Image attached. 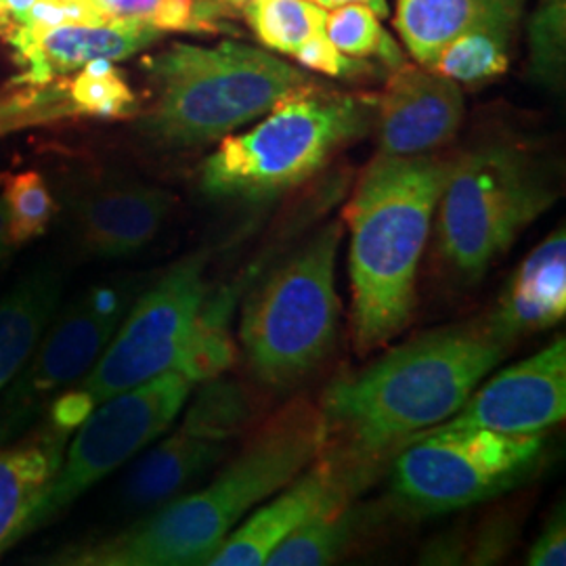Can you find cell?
Listing matches in <instances>:
<instances>
[{
    "label": "cell",
    "mask_w": 566,
    "mask_h": 566,
    "mask_svg": "<svg viewBox=\"0 0 566 566\" xmlns=\"http://www.w3.org/2000/svg\"><path fill=\"white\" fill-rule=\"evenodd\" d=\"M70 99L86 118H126L137 112V97L114 61H88L67 81Z\"/></svg>",
    "instance_id": "obj_29"
},
{
    "label": "cell",
    "mask_w": 566,
    "mask_h": 566,
    "mask_svg": "<svg viewBox=\"0 0 566 566\" xmlns=\"http://www.w3.org/2000/svg\"><path fill=\"white\" fill-rule=\"evenodd\" d=\"M242 135H227L203 160L200 187L217 200L264 202L317 175L348 143L364 137L369 103L315 84L277 103Z\"/></svg>",
    "instance_id": "obj_7"
},
{
    "label": "cell",
    "mask_w": 566,
    "mask_h": 566,
    "mask_svg": "<svg viewBox=\"0 0 566 566\" xmlns=\"http://www.w3.org/2000/svg\"><path fill=\"white\" fill-rule=\"evenodd\" d=\"M367 525L369 512L365 507L353 502L329 507L308 518L298 528H294L282 544L269 554L266 565H332L353 549Z\"/></svg>",
    "instance_id": "obj_23"
},
{
    "label": "cell",
    "mask_w": 566,
    "mask_h": 566,
    "mask_svg": "<svg viewBox=\"0 0 566 566\" xmlns=\"http://www.w3.org/2000/svg\"><path fill=\"white\" fill-rule=\"evenodd\" d=\"M565 0H547L531 21V61L533 72L549 88L565 81Z\"/></svg>",
    "instance_id": "obj_31"
},
{
    "label": "cell",
    "mask_w": 566,
    "mask_h": 566,
    "mask_svg": "<svg viewBox=\"0 0 566 566\" xmlns=\"http://www.w3.org/2000/svg\"><path fill=\"white\" fill-rule=\"evenodd\" d=\"M164 32L145 21L63 23V25H15L7 42L23 67L13 84L32 86L76 74L88 61H122L133 57Z\"/></svg>",
    "instance_id": "obj_15"
},
{
    "label": "cell",
    "mask_w": 566,
    "mask_h": 566,
    "mask_svg": "<svg viewBox=\"0 0 566 566\" xmlns=\"http://www.w3.org/2000/svg\"><path fill=\"white\" fill-rule=\"evenodd\" d=\"M202 385L182 418L181 428L202 439L229 443L254 420L256 399L245 386L221 376Z\"/></svg>",
    "instance_id": "obj_24"
},
{
    "label": "cell",
    "mask_w": 566,
    "mask_h": 566,
    "mask_svg": "<svg viewBox=\"0 0 566 566\" xmlns=\"http://www.w3.org/2000/svg\"><path fill=\"white\" fill-rule=\"evenodd\" d=\"M175 202V196L163 187L142 182L102 185L84 193L74 206L78 240L102 259L137 254L156 240Z\"/></svg>",
    "instance_id": "obj_16"
},
{
    "label": "cell",
    "mask_w": 566,
    "mask_h": 566,
    "mask_svg": "<svg viewBox=\"0 0 566 566\" xmlns=\"http://www.w3.org/2000/svg\"><path fill=\"white\" fill-rule=\"evenodd\" d=\"M340 240L343 224H325L250 290L240 340L259 385L275 390L303 385L334 353L340 332Z\"/></svg>",
    "instance_id": "obj_6"
},
{
    "label": "cell",
    "mask_w": 566,
    "mask_h": 566,
    "mask_svg": "<svg viewBox=\"0 0 566 566\" xmlns=\"http://www.w3.org/2000/svg\"><path fill=\"white\" fill-rule=\"evenodd\" d=\"M102 20L151 23L163 0H84Z\"/></svg>",
    "instance_id": "obj_36"
},
{
    "label": "cell",
    "mask_w": 566,
    "mask_h": 566,
    "mask_svg": "<svg viewBox=\"0 0 566 566\" xmlns=\"http://www.w3.org/2000/svg\"><path fill=\"white\" fill-rule=\"evenodd\" d=\"M521 533V518L514 510H493L468 535L465 565H495L506 558Z\"/></svg>",
    "instance_id": "obj_32"
},
{
    "label": "cell",
    "mask_w": 566,
    "mask_h": 566,
    "mask_svg": "<svg viewBox=\"0 0 566 566\" xmlns=\"http://www.w3.org/2000/svg\"><path fill=\"white\" fill-rule=\"evenodd\" d=\"M376 107L380 154L401 158L430 156L453 142L465 112L458 82L409 63L395 67Z\"/></svg>",
    "instance_id": "obj_14"
},
{
    "label": "cell",
    "mask_w": 566,
    "mask_h": 566,
    "mask_svg": "<svg viewBox=\"0 0 566 566\" xmlns=\"http://www.w3.org/2000/svg\"><path fill=\"white\" fill-rule=\"evenodd\" d=\"M145 70L156 84V102L139 126L166 147L221 142L315 84L303 70L233 41L217 46L177 42L145 61Z\"/></svg>",
    "instance_id": "obj_4"
},
{
    "label": "cell",
    "mask_w": 566,
    "mask_h": 566,
    "mask_svg": "<svg viewBox=\"0 0 566 566\" xmlns=\"http://www.w3.org/2000/svg\"><path fill=\"white\" fill-rule=\"evenodd\" d=\"M325 36L348 57L367 60L376 55L392 70L405 63L403 53L388 36L376 11L365 4H343L332 9L325 20Z\"/></svg>",
    "instance_id": "obj_27"
},
{
    "label": "cell",
    "mask_w": 566,
    "mask_h": 566,
    "mask_svg": "<svg viewBox=\"0 0 566 566\" xmlns=\"http://www.w3.org/2000/svg\"><path fill=\"white\" fill-rule=\"evenodd\" d=\"M240 292L238 285L206 292L189 340L172 371H179L193 385H202L233 367L238 361V344L231 336V319Z\"/></svg>",
    "instance_id": "obj_22"
},
{
    "label": "cell",
    "mask_w": 566,
    "mask_h": 566,
    "mask_svg": "<svg viewBox=\"0 0 566 566\" xmlns=\"http://www.w3.org/2000/svg\"><path fill=\"white\" fill-rule=\"evenodd\" d=\"M565 315L566 235L565 227H560L514 269L485 324L502 343L512 346L560 324Z\"/></svg>",
    "instance_id": "obj_17"
},
{
    "label": "cell",
    "mask_w": 566,
    "mask_h": 566,
    "mask_svg": "<svg viewBox=\"0 0 566 566\" xmlns=\"http://www.w3.org/2000/svg\"><path fill=\"white\" fill-rule=\"evenodd\" d=\"M544 455L546 432L506 434L434 426L392 455V495L411 516H439L523 485L539 470Z\"/></svg>",
    "instance_id": "obj_8"
},
{
    "label": "cell",
    "mask_w": 566,
    "mask_h": 566,
    "mask_svg": "<svg viewBox=\"0 0 566 566\" xmlns=\"http://www.w3.org/2000/svg\"><path fill=\"white\" fill-rule=\"evenodd\" d=\"M7 245H11L9 243V208H7L4 198L0 196V259L7 250Z\"/></svg>",
    "instance_id": "obj_40"
},
{
    "label": "cell",
    "mask_w": 566,
    "mask_h": 566,
    "mask_svg": "<svg viewBox=\"0 0 566 566\" xmlns=\"http://www.w3.org/2000/svg\"><path fill=\"white\" fill-rule=\"evenodd\" d=\"M229 443L196 437L181 426L158 446L151 447L130 470L124 497L133 506H160L175 500L182 489L219 464Z\"/></svg>",
    "instance_id": "obj_20"
},
{
    "label": "cell",
    "mask_w": 566,
    "mask_h": 566,
    "mask_svg": "<svg viewBox=\"0 0 566 566\" xmlns=\"http://www.w3.org/2000/svg\"><path fill=\"white\" fill-rule=\"evenodd\" d=\"M245 2H248V0H227V4H238V7L245 4Z\"/></svg>",
    "instance_id": "obj_42"
},
{
    "label": "cell",
    "mask_w": 566,
    "mask_h": 566,
    "mask_svg": "<svg viewBox=\"0 0 566 566\" xmlns=\"http://www.w3.org/2000/svg\"><path fill=\"white\" fill-rule=\"evenodd\" d=\"M97 405L91 401V397L86 392H82L81 388L67 390L61 397L55 399V403L51 405V426L57 428L61 432H72L91 416V411Z\"/></svg>",
    "instance_id": "obj_37"
},
{
    "label": "cell",
    "mask_w": 566,
    "mask_h": 566,
    "mask_svg": "<svg viewBox=\"0 0 566 566\" xmlns=\"http://www.w3.org/2000/svg\"><path fill=\"white\" fill-rule=\"evenodd\" d=\"M81 118L70 99L67 81L21 86L0 95V139L28 128L51 126L57 122Z\"/></svg>",
    "instance_id": "obj_28"
},
{
    "label": "cell",
    "mask_w": 566,
    "mask_h": 566,
    "mask_svg": "<svg viewBox=\"0 0 566 566\" xmlns=\"http://www.w3.org/2000/svg\"><path fill=\"white\" fill-rule=\"evenodd\" d=\"M565 416L566 343L558 338L544 350L502 369L439 426L526 434L546 432L565 422Z\"/></svg>",
    "instance_id": "obj_12"
},
{
    "label": "cell",
    "mask_w": 566,
    "mask_h": 566,
    "mask_svg": "<svg viewBox=\"0 0 566 566\" xmlns=\"http://www.w3.org/2000/svg\"><path fill=\"white\" fill-rule=\"evenodd\" d=\"M523 0H397L395 30L426 67L447 42L481 28L516 30Z\"/></svg>",
    "instance_id": "obj_18"
},
{
    "label": "cell",
    "mask_w": 566,
    "mask_h": 566,
    "mask_svg": "<svg viewBox=\"0 0 566 566\" xmlns=\"http://www.w3.org/2000/svg\"><path fill=\"white\" fill-rule=\"evenodd\" d=\"M313 2H317L324 9H336V7H343V4H365V7L374 9L380 20H385V18L390 15L386 0H313Z\"/></svg>",
    "instance_id": "obj_38"
},
{
    "label": "cell",
    "mask_w": 566,
    "mask_h": 566,
    "mask_svg": "<svg viewBox=\"0 0 566 566\" xmlns=\"http://www.w3.org/2000/svg\"><path fill=\"white\" fill-rule=\"evenodd\" d=\"M507 348L481 319L422 334L334 380L319 401L322 451L374 481L411 437L447 422Z\"/></svg>",
    "instance_id": "obj_1"
},
{
    "label": "cell",
    "mask_w": 566,
    "mask_h": 566,
    "mask_svg": "<svg viewBox=\"0 0 566 566\" xmlns=\"http://www.w3.org/2000/svg\"><path fill=\"white\" fill-rule=\"evenodd\" d=\"M55 2H63V4H82L84 0H55Z\"/></svg>",
    "instance_id": "obj_41"
},
{
    "label": "cell",
    "mask_w": 566,
    "mask_h": 566,
    "mask_svg": "<svg viewBox=\"0 0 566 566\" xmlns=\"http://www.w3.org/2000/svg\"><path fill=\"white\" fill-rule=\"evenodd\" d=\"M223 2H227V0H223Z\"/></svg>",
    "instance_id": "obj_43"
},
{
    "label": "cell",
    "mask_w": 566,
    "mask_h": 566,
    "mask_svg": "<svg viewBox=\"0 0 566 566\" xmlns=\"http://www.w3.org/2000/svg\"><path fill=\"white\" fill-rule=\"evenodd\" d=\"M67 432L49 426L34 441L0 449V554L18 544V533L63 460Z\"/></svg>",
    "instance_id": "obj_19"
},
{
    "label": "cell",
    "mask_w": 566,
    "mask_h": 566,
    "mask_svg": "<svg viewBox=\"0 0 566 566\" xmlns=\"http://www.w3.org/2000/svg\"><path fill=\"white\" fill-rule=\"evenodd\" d=\"M193 386L179 371H166L97 405L78 426L51 485L21 525L18 542L158 441L181 413Z\"/></svg>",
    "instance_id": "obj_9"
},
{
    "label": "cell",
    "mask_w": 566,
    "mask_h": 566,
    "mask_svg": "<svg viewBox=\"0 0 566 566\" xmlns=\"http://www.w3.org/2000/svg\"><path fill=\"white\" fill-rule=\"evenodd\" d=\"M243 9L259 41L292 57L311 36L325 32L327 13L313 0H248Z\"/></svg>",
    "instance_id": "obj_26"
},
{
    "label": "cell",
    "mask_w": 566,
    "mask_h": 566,
    "mask_svg": "<svg viewBox=\"0 0 566 566\" xmlns=\"http://www.w3.org/2000/svg\"><path fill=\"white\" fill-rule=\"evenodd\" d=\"M296 61L308 67L324 72L327 76L334 78H346V76H359L364 72H369V63L365 61H355V57H348L340 53L332 41L325 36V32H319L304 42L303 46L294 53Z\"/></svg>",
    "instance_id": "obj_33"
},
{
    "label": "cell",
    "mask_w": 566,
    "mask_h": 566,
    "mask_svg": "<svg viewBox=\"0 0 566 566\" xmlns=\"http://www.w3.org/2000/svg\"><path fill=\"white\" fill-rule=\"evenodd\" d=\"M451 160L385 156L367 166L344 208L350 233V329L365 357L403 334L418 304V273Z\"/></svg>",
    "instance_id": "obj_3"
},
{
    "label": "cell",
    "mask_w": 566,
    "mask_h": 566,
    "mask_svg": "<svg viewBox=\"0 0 566 566\" xmlns=\"http://www.w3.org/2000/svg\"><path fill=\"white\" fill-rule=\"evenodd\" d=\"M468 531L464 526L451 528L432 537L420 554V563L424 565H465L468 554Z\"/></svg>",
    "instance_id": "obj_35"
},
{
    "label": "cell",
    "mask_w": 566,
    "mask_h": 566,
    "mask_svg": "<svg viewBox=\"0 0 566 566\" xmlns=\"http://www.w3.org/2000/svg\"><path fill=\"white\" fill-rule=\"evenodd\" d=\"M554 200L542 164L514 143L451 160L430 231L437 275L455 290L476 285Z\"/></svg>",
    "instance_id": "obj_5"
},
{
    "label": "cell",
    "mask_w": 566,
    "mask_h": 566,
    "mask_svg": "<svg viewBox=\"0 0 566 566\" xmlns=\"http://www.w3.org/2000/svg\"><path fill=\"white\" fill-rule=\"evenodd\" d=\"M324 413L304 395L256 426L240 453L202 491L181 495L112 537L63 547L44 563L67 566L206 565L243 518L313 464Z\"/></svg>",
    "instance_id": "obj_2"
},
{
    "label": "cell",
    "mask_w": 566,
    "mask_h": 566,
    "mask_svg": "<svg viewBox=\"0 0 566 566\" xmlns=\"http://www.w3.org/2000/svg\"><path fill=\"white\" fill-rule=\"evenodd\" d=\"M206 261V254L182 259L130 308L97 364L76 386L93 403L175 369L208 292Z\"/></svg>",
    "instance_id": "obj_10"
},
{
    "label": "cell",
    "mask_w": 566,
    "mask_h": 566,
    "mask_svg": "<svg viewBox=\"0 0 566 566\" xmlns=\"http://www.w3.org/2000/svg\"><path fill=\"white\" fill-rule=\"evenodd\" d=\"M514 30L481 28L447 42L426 67L449 81L483 84L506 74L510 65L507 44Z\"/></svg>",
    "instance_id": "obj_25"
},
{
    "label": "cell",
    "mask_w": 566,
    "mask_h": 566,
    "mask_svg": "<svg viewBox=\"0 0 566 566\" xmlns=\"http://www.w3.org/2000/svg\"><path fill=\"white\" fill-rule=\"evenodd\" d=\"M124 313L126 294L118 287L99 285L82 294L61 315L34 364L21 374L2 403L0 443L20 432L21 426L28 424L61 388L78 382L91 371L116 334Z\"/></svg>",
    "instance_id": "obj_11"
},
{
    "label": "cell",
    "mask_w": 566,
    "mask_h": 566,
    "mask_svg": "<svg viewBox=\"0 0 566 566\" xmlns=\"http://www.w3.org/2000/svg\"><path fill=\"white\" fill-rule=\"evenodd\" d=\"M60 296V275L53 269H41L0 298V390L28 361Z\"/></svg>",
    "instance_id": "obj_21"
},
{
    "label": "cell",
    "mask_w": 566,
    "mask_h": 566,
    "mask_svg": "<svg viewBox=\"0 0 566 566\" xmlns=\"http://www.w3.org/2000/svg\"><path fill=\"white\" fill-rule=\"evenodd\" d=\"M369 481L332 455L319 458L303 470L290 485L283 486L264 506H256L235 526L219 549L206 563L208 566L266 565L269 554L283 539L315 514L343 506L355 500Z\"/></svg>",
    "instance_id": "obj_13"
},
{
    "label": "cell",
    "mask_w": 566,
    "mask_h": 566,
    "mask_svg": "<svg viewBox=\"0 0 566 566\" xmlns=\"http://www.w3.org/2000/svg\"><path fill=\"white\" fill-rule=\"evenodd\" d=\"M36 2H39V0H7L13 23H15V25H23V23L28 21V18H30V13H32V9H34Z\"/></svg>",
    "instance_id": "obj_39"
},
{
    "label": "cell",
    "mask_w": 566,
    "mask_h": 566,
    "mask_svg": "<svg viewBox=\"0 0 566 566\" xmlns=\"http://www.w3.org/2000/svg\"><path fill=\"white\" fill-rule=\"evenodd\" d=\"M566 563L565 506L554 507L546 525L526 554V565L563 566Z\"/></svg>",
    "instance_id": "obj_34"
},
{
    "label": "cell",
    "mask_w": 566,
    "mask_h": 566,
    "mask_svg": "<svg viewBox=\"0 0 566 566\" xmlns=\"http://www.w3.org/2000/svg\"><path fill=\"white\" fill-rule=\"evenodd\" d=\"M2 198L9 208V243L23 245L42 235L55 212L53 196L39 172L2 177Z\"/></svg>",
    "instance_id": "obj_30"
}]
</instances>
